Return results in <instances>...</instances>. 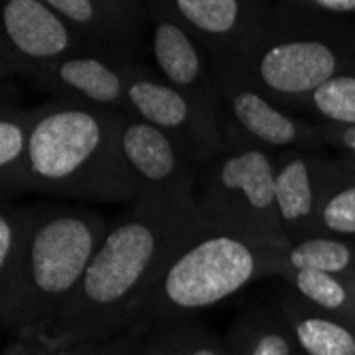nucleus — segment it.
I'll return each mask as SVG.
<instances>
[{
    "mask_svg": "<svg viewBox=\"0 0 355 355\" xmlns=\"http://www.w3.org/2000/svg\"><path fill=\"white\" fill-rule=\"evenodd\" d=\"M275 191L289 243L319 234V205L326 187L317 162L300 153L283 155L277 162Z\"/></svg>",
    "mask_w": 355,
    "mask_h": 355,
    "instance_id": "obj_11",
    "label": "nucleus"
},
{
    "mask_svg": "<svg viewBox=\"0 0 355 355\" xmlns=\"http://www.w3.org/2000/svg\"><path fill=\"white\" fill-rule=\"evenodd\" d=\"M7 62L45 73L77 47L73 26L43 0H3Z\"/></svg>",
    "mask_w": 355,
    "mask_h": 355,
    "instance_id": "obj_9",
    "label": "nucleus"
},
{
    "mask_svg": "<svg viewBox=\"0 0 355 355\" xmlns=\"http://www.w3.org/2000/svg\"><path fill=\"white\" fill-rule=\"evenodd\" d=\"M285 249L260 234L205 215L141 304L130 326L132 332L179 324L255 281L281 275Z\"/></svg>",
    "mask_w": 355,
    "mask_h": 355,
    "instance_id": "obj_3",
    "label": "nucleus"
},
{
    "mask_svg": "<svg viewBox=\"0 0 355 355\" xmlns=\"http://www.w3.org/2000/svg\"><path fill=\"white\" fill-rule=\"evenodd\" d=\"M153 60L164 81L189 94L191 98L213 105L207 92V73L200 49L181 21L166 9L155 17L153 28Z\"/></svg>",
    "mask_w": 355,
    "mask_h": 355,
    "instance_id": "obj_13",
    "label": "nucleus"
},
{
    "mask_svg": "<svg viewBox=\"0 0 355 355\" xmlns=\"http://www.w3.org/2000/svg\"><path fill=\"white\" fill-rule=\"evenodd\" d=\"M73 28L105 35L117 28V5L111 0H43Z\"/></svg>",
    "mask_w": 355,
    "mask_h": 355,
    "instance_id": "obj_20",
    "label": "nucleus"
},
{
    "mask_svg": "<svg viewBox=\"0 0 355 355\" xmlns=\"http://www.w3.org/2000/svg\"><path fill=\"white\" fill-rule=\"evenodd\" d=\"M30 115L32 191L96 202L139 196L119 147L121 111L64 98Z\"/></svg>",
    "mask_w": 355,
    "mask_h": 355,
    "instance_id": "obj_2",
    "label": "nucleus"
},
{
    "mask_svg": "<svg viewBox=\"0 0 355 355\" xmlns=\"http://www.w3.org/2000/svg\"><path fill=\"white\" fill-rule=\"evenodd\" d=\"M334 139H336L338 145H343L345 149H349V151L355 153V125H345L343 130L336 132Z\"/></svg>",
    "mask_w": 355,
    "mask_h": 355,
    "instance_id": "obj_28",
    "label": "nucleus"
},
{
    "mask_svg": "<svg viewBox=\"0 0 355 355\" xmlns=\"http://www.w3.org/2000/svg\"><path fill=\"white\" fill-rule=\"evenodd\" d=\"M111 3H115V5H119V0H111Z\"/></svg>",
    "mask_w": 355,
    "mask_h": 355,
    "instance_id": "obj_29",
    "label": "nucleus"
},
{
    "mask_svg": "<svg viewBox=\"0 0 355 355\" xmlns=\"http://www.w3.org/2000/svg\"><path fill=\"white\" fill-rule=\"evenodd\" d=\"M202 219L198 202L132 200L107 230L45 345H101L130 328L153 285Z\"/></svg>",
    "mask_w": 355,
    "mask_h": 355,
    "instance_id": "obj_1",
    "label": "nucleus"
},
{
    "mask_svg": "<svg viewBox=\"0 0 355 355\" xmlns=\"http://www.w3.org/2000/svg\"><path fill=\"white\" fill-rule=\"evenodd\" d=\"M119 147L139 185L137 198L185 205L198 202V162L162 128L132 113H123L119 125Z\"/></svg>",
    "mask_w": 355,
    "mask_h": 355,
    "instance_id": "obj_7",
    "label": "nucleus"
},
{
    "mask_svg": "<svg viewBox=\"0 0 355 355\" xmlns=\"http://www.w3.org/2000/svg\"><path fill=\"white\" fill-rule=\"evenodd\" d=\"M311 107L324 119L338 125H355V77L336 75L317 87L311 96Z\"/></svg>",
    "mask_w": 355,
    "mask_h": 355,
    "instance_id": "obj_21",
    "label": "nucleus"
},
{
    "mask_svg": "<svg viewBox=\"0 0 355 355\" xmlns=\"http://www.w3.org/2000/svg\"><path fill=\"white\" fill-rule=\"evenodd\" d=\"M107 230V221L85 209H30L13 285L0 294L3 328L13 338L47 340Z\"/></svg>",
    "mask_w": 355,
    "mask_h": 355,
    "instance_id": "obj_4",
    "label": "nucleus"
},
{
    "mask_svg": "<svg viewBox=\"0 0 355 355\" xmlns=\"http://www.w3.org/2000/svg\"><path fill=\"white\" fill-rule=\"evenodd\" d=\"M121 75L130 113L162 128L198 164H209L223 149V135L213 105L191 98L168 81H159L130 67H123Z\"/></svg>",
    "mask_w": 355,
    "mask_h": 355,
    "instance_id": "obj_8",
    "label": "nucleus"
},
{
    "mask_svg": "<svg viewBox=\"0 0 355 355\" xmlns=\"http://www.w3.org/2000/svg\"><path fill=\"white\" fill-rule=\"evenodd\" d=\"M281 277L306 304L355 330V281L313 268H285Z\"/></svg>",
    "mask_w": 355,
    "mask_h": 355,
    "instance_id": "obj_16",
    "label": "nucleus"
},
{
    "mask_svg": "<svg viewBox=\"0 0 355 355\" xmlns=\"http://www.w3.org/2000/svg\"><path fill=\"white\" fill-rule=\"evenodd\" d=\"M30 130V113L11 109L3 111V119H0V183H3L5 198L19 191H32Z\"/></svg>",
    "mask_w": 355,
    "mask_h": 355,
    "instance_id": "obj_17",
    "label": "nucleus"
},
{
    "mask_svg": "<svg viewBox=\"0 0 355 355\" xmlns=\"http://www.w3.org/2000/svg\"><path fill=\"white\" fill-rule=\"evenodd\" d=\"M173 355H230V349H225L215 336L205 332L173 334Z\"/></svg>",
    "mask_w": 355,
    "mask_h": 355,
    "instance_id": "obj_23",
    "label": "nucleus"
},
{
    "mask_svg": "<svg viewBox=\"0 0 355 355\" xmlns=\"http://www.w3.org/2000/svg\"><path fill=\"white\" fill-rule=\"evenodd\" d=\"M336 71L338 55L328 43L285 37V32L253 39L234 69L243 81L279 103L309 98L317 87L336 77Z\"/></svg>",
    "mask_w": 355,
    "mask_h": 355,
    "instance_id": "obj_6",
    "label": "nucleus"
},
{
    "mask_svg": "<svg viewBox=\"0 0 355 355\" xmlns=\"http://www.w3.org/2000/svg\"><path fill=\"white\" fill-rule=\"evenodd\" d=\"M302 355H355V330L330 315L319 313L302 298L283 304Z\"/></svg>",
    "mask_w": 355,
    "mask_h": 355,
    "instance_id": "obj_15",
    "label": "nucleus"
},
{
    "mask_svg": "<svg viewBox=\"0 0 355 355\" xmlns=\"http://www.w3.org/2000/svg\"><path fill=\"white\" fill-rule=\"evenodd\" d=\"M304 3L324 9L330 13H353L355 11V0H304Z\"/></svg>",
    "mask_w": 355,
    "mask_h": 355,
    "instance_id": "obj_26",
    "label": "nucleus"
},
{
    "mask_svg": "<svg viewBox=\"0 0 355 355\" xmlns=\"http://www.w3.org/2000/svg\"><path fill=\"white\" fill-rule=\"evenodd\" d=\"M319 234L355 236V183L330 187L319 205Z\"/></svg>",
    "mask_w": 355,
    "mask_h": 355,
    "instance_id": "obj_22",
    "label": "nucleus"
},
{
    "mask_svg": "<svg viewBox=\"0 0 355 355\" xmlns=\"http://www.w3.org/2000/svg\"><path fill=\"white\" fill-rule=\"evenodd\" d=\"M285 268H313L355 281V243L328 234L298 239L285 249Z\"/></svg>",
    "mask_w": 355,
    "mask_h": 355,
    "instance_id": "obj_18",
    "label": "nucleus"
},
{
    "mask_svg": "<svg viewBox=\"0 0 355 355\" xmlns=\"http://www.w3.org/2000/svg\"><path fill=\"white\" fill-rule=\"evenodd\" d=\"M137 334L139 332H130L117 340H107L101 345H85V347H77L79 353L77 355H141L143 349L137 343Z\"/></svg>",
    "mask_w": 355,
    "mask_h": 355,
    "instance_id": "obj_24",
    "label": "nucleus"
},
{
    "mask_svg": "<svg viewBox=\"0 0 355 355\" xmlns=\"http://www.w3.org/2000/svg\"><path fill=\"white\" fill-rule=\"evenodd\" d=\"M43 77L60 94H67L69 101L130 113L121 69L111 67L103 58L69 55L49 67Z\"/></svg>",
    "mask_w": 355,
    "mask_h": 355,
    "instance_id": "obj_12",
    "label": "nucleus"
},
{
    "mask_svg": "<svg viewBox=\"0 0 355 355\" xmlns=\"http://www.w3.org/2000/svg\"><path fill=\"white\" fill-rule=\"evenodd\" d=\"M277 162L268 149L243 135L223 137V149L207 164L198 205L211 219L289 247L277 209Z\"/></svg>",
    "mask_w": 355,
    "mask_h": 355,
    "instance_id": "obj_5",
    "label": "nucleus"
},
{
    "mask_svg": "<svg viewBox=\"0 0 355 355\" xmlns=\"http://www.w3.org/2000/svg\"><path fill=\"white\" fill-rule=\"evenodd\" d=\"M181 26L209 45H234L241 53L251 35V9L245 0H166Z\"/></svg>",
    "mask_w": 355,
    "mask_h": 355,
    "instance_id": "obj_14",
    "label": "nucleus"
},
{
    "mask_svg": "<svg viewBox=\"0 0 355 355\" xmlns=\"http://www.w3.org/2000/svg\"><path fill=\"white\" fill-rule=\"evenodd\" d=\"M219 94L239 125V135L255 145L283 149L306 143L309 128L279 109L272 98L243 81L236 73L223 75Z\"/></svg>",
    "mask_w": 355,
    "mask_h": 355,
    "instance_id": "obj_10",
    "label": "nucleus"
},
{
    "mask_svg": "<svg viewBox=\"0 0 355 355\" xmlns=\"http://www.w3.org/2000/svg\"><path fill=\"white\" fill-rule=\"evenodd\" d=\"M232 332L230 355H302L285 317H245Z\"/></svg>",
    "mask_w": 355,
    "mask_h": 355,
    "instance_id": "obj_19",
    "label": "nucleus"
},
{
    "mask_svg": "<svg viewBox=\"0 0 355 355\" xmlns=\"http://www.w3.org/2000/svg\"><path fill=\"white\" fill-rule=\"evenodd\" d=\"M79 349L71 347V349H58L45 343H35V340H19L15 338L13 345H9L5 349L3 355H77Z\"/></svg>",
    "mask_w": 355,
    "mask_h": 355,
    "instance_id": "obj_25",
    "label": "nucleus"
},
{
    "mask_svg": "<svg viewBox=\"0 0 355 355\" xmlns=\"http://www.w3.org/2000/svg\"><path fill=\"white\" fill-rule=\"evenodd\" d=\"M173 347H175L173 334L171 336H159L157 340L147 345L141 355H173Z\"/></svg>",
    "mask_w": 355,
    "mask_h": 355,
    "instance_id": "obj_27",
    "label": "nucleus"
},
{
    "mask_svg": "<svg viewBox=\"0 0 355 355\" xmlns=\"http://www.w3.org/2000/svg\"><path fill=\"white\" fill-rule=\"evenodd\" d=\"M353 166H355V159H353V162H351V168H353Z\"/></svg>",
    "mask_w": 355,
    "mask_h": 355,
    "instance_id": "obj_30",
    "label": "nucleus"
}]
</instances>
